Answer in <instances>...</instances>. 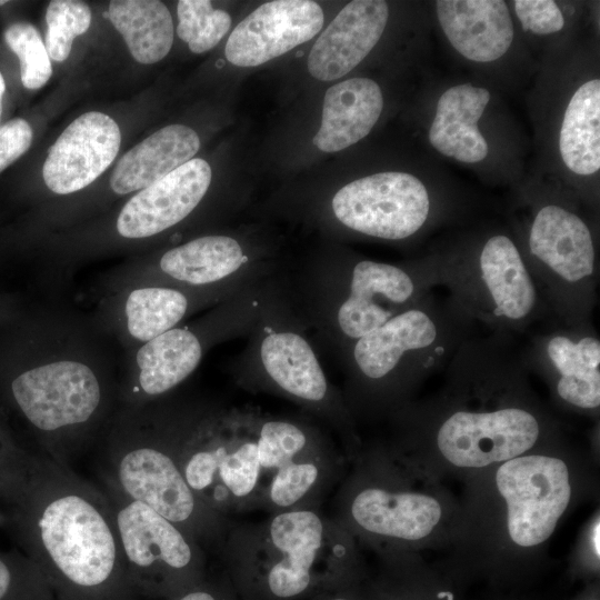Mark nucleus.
I'll return each mask as SVG.
<instances>
[{
  "label": "nucleus",
  "instance_id": "1",
  "mask_svg": "<svg viewBox=\"0 0 600 600\" xmlns=\"http://www.w3.org/2000/svg\"><path fill=\"white\" fill-rule=\"evenodd\" d=\"M443 372L436 397L394 414L409 440L449 466L496 467L556 438L558 424L529 384L517 338L476 331Z\"/></svg>",
  "mask_w": 600,
  "mask_h": 600
},
{
  "label": "nucleus",
  "instance_id": "2",
  "mask_svg": "<svg viewBox=\"0 0 600 600\" xmlns=\"http://www.w3.org/2000/svg\"><path fill=\"white\" fill-rule=\"evenodd\" d=\"M156 431L189 488L227 519L252 510L269 511L270 502L326 452L318 433L282 418L227 413L194 427Z\"/></svg>",
  "mask_w": 600,
  "mask_h": 600
},
{
  "label": "nucleus",
  "instance_id": "3",
  "mask_svg": "<svg viewBox=\"0 0 600 600\" xmlns=\"http://www.w3.org/2000/svg\"><path fill=\"white\" fill-rule=\"evenodd\" d=\"M32 551L67 598L117 600L130 578L108 496L66 462L37 460L28 489Z\"/></svg>",
  "mask_w": 600,
  "mask_h": 600
},
{
  "label": "nucleus",
  "instance_id": "4",
  "mask_svg": "<svg viewBox=\"0 0 600 600\" xmlns=\"http://www.w3.org/2000/svg\"><path fill=\"white\" fill-rule=\"evenodd\" d=\"M356 538L319 508L232 523L220 551L246 600H298L321 594L356 558Z\"/></svg>",
  "mask_w": 600,
  "mask_h": 600
},
{
  "label": "nucleus",
  "instance_id": "5",
  "mask_svg": "<svg viewBox=\"0 0 600 600\" xmlns=\"http://www.w3.org/2000/svg\"><path fill=\"white\" fill-rule=\"evenodd\" d=\"M477 327L448 293H428L351 343L354 400L398 411L421 382L444 371Z\"/></svg>",
  "mask_w": 600,
  "mask_h": 600
},
{
  "label": "nucleus",
  "instance_id": "6",
  "mask_svg": "<svg viewBox=\"0 0 600 600\" xmlns=\"http://www.w3.org/2000/svg\"><path fill=\"white\" fill-rule=\"evenodd\" d=\"M440 287L487 331L519 337L553 319L518 242L492 231L433 252Z\"/></svg>",
  "mask_w": 600,
  "mask_h": 600
},
{
  "label": "nucleus",
  "instance_id": "7",
  "mask_svg": "<svg viewBox=\"0 0 600 600\" xmlns=\"http://www.w3.org/2000/svg\"><path fill=\"white\" fill-rule=\"evenodd\" d=\"M518 246L556 322L592 324L599 264L589 224L567 206L541 203Z\"/></svg>",
  "mask_w": 600,
  "mask_h": 600
},
{
  "label": "nucleus",
  "instance_id": "8",
  "mask_svg": "<svg viewBox=\"0 0 600 600\" xmlns=\"http://www.w3.org/2000/svg\"><path fill=\"white\" fill-rule=\"evenodd\" d=\"M108 462L113 491L151 508L206 551L220 553L233 522L209 509L189 488L154 428L118 431Z\"/></svg>",
  "mask_w": 600,
  "mask_h": 600
},
{
  "label": "nucleus",
  "instance_id": "9",
  "mask_svg": "<svg viewBox=\"0 0 600 600\" xmlns=\"http://www.w3.org/2000/svg\"><path fill=\"white\" fill-rule=\"evenodd\" d=\"M11 391L26 419L46 437L48 456L62 462L100 419L107 401L96 370L67 358L23 371L11 382Z\"/></svg>",
  "mask_w": 600,
  "mask_h": 600
},
{
  "label": "nucleus",
  "instance_id": "10",
  "mask_svg": "<svg viewBox=\"0 0 600 600\" xmlns=\"http://www.w3.org/2000/svg\"><path fill=\"white\" fill-rule=\"evenodd\" d=\"M337 497L333 518L354 538L379 546L424 541L447 514L438 497L404 487L382 469H359Z\"/></svg>",
  "mask_w": 600,
  "mask_h": 600
},
{
  "label": "nucleus",
  "instance_id": "11",
  "mask_svg": "<svg viewBox=\"0 0 600 600\" xmlns=\"http://www.w3.org/2000/svg\"><path fill=\"white\" fill-rule=\"evenodd\" d=\"M493 468L510 544L521 551L538 549L552 536L570 504V467L557 454L531 451Z\"/></svg>",
  "mask_w": 600,
  "mask_h": 600
},
{
  "label": "nucleus",
  "instance_id": "12",
  "mask_svg": "<svg viewBox=\"0 0 600 600\" xmlns=\"http://www.w3.org/2000/svg\"><path fill=\"white\" fill-rule=\"evenodd\" d=\"M131 581L180 593L200 580L206 550L171 521L120 493H108Z\"/></svg>",
  "mask_w": 600,
  "mask_h": 600
},
{
  "label": "nucleus",
  "instance_id": "13",
  "mask_svg": "<svg viewBox=\"0 0 600 600\" xmlns=\"http://www.w3.org/2000/svg\"><path fill=\"white\" fill-rule=\"evenodd\" d=\"M331 207L346 228L389 241L416 237L429 227L437 212L427 186L416 176L399 171L347 183L336 192Z\"/></svg>",
  "mask_w": 600,
  "mask_h": 600
},
{
  "label": "nucleus",
  "instance_id": "14",
  "mask_svg": "<svg viewBox=\"0 0 600 600\" xmlns=\"http://www.w3.org/2000/svg\"><path fill=\"white\" fill-rule=\"evenodd\" d=\"M346 272L336 321L352 343L440 287L433 253L403 266L361 259Z\"/></svg>",
  "mask_w": 600,
  "mask_h": 600
},
{
  "label": "nucleus",
  "instance_id": "15",
  "mask_svg": "<svg viewBox=\"0 0 600 600\" xmlns=\"http://www.w3.org/2000/svg\"><path fill=\"white\" fill-rule=\"evenodd\" d=\"M520 346L528 372L547 384L558 407L587 416L600 409V339L592 324L551 322Z\"/></svg>",
  "mask_w": 600,
  "mask_h": 600
},
{
  "label": "nucleus",
  "instance_id": "16",
  "mask_svg": "<svg viewBox=\"0 0 600 600\" xmlns=\"http://www.w3.org/2000/svg\"><path fill=\"white\" fill-rule=\"evenodd\" d=\"M321 7L311 0H274L259 6L231 32L227 60L256 67L312 39L323 26Z\"/></svg>",
  "mask_w": 600,
  "mask_h": 600
},
{
  "label": "nucleus",
  "instance_id": "17",
  "mask_svg": "<svg viewBox=\"0 0 600 600\" xmlns=\"http://www.w3.org/2000/svg\"><path fill=\"white\" fill-rule=\"evenodd\" d=\"M120 143V128L108 114H81L50 148L42 167L46 186L58 194L86 188L113 162Z\"/></svg>",
  "mask_w": 600,
  "mask_h": 600
},
{
  "label": "nucleus",
  "instance_id": "18",
  "mask_svg": "<svg viewBox=\"0 0 600 600\" xmlns=\"http://www.w3.org/2000/svg\"><path fill=\"white\" fill-rule=\"evenodd\" d=\"M211 168L193 158L174 171L140 190L121 209L117 231L127 239L156 236L188 217L204 197Z\"/></svg>",
  "mask_w": 600,
  "mask_h": 600
},
{
  "label": "nucleus",
  "instance_id": "19",
  "mask_svg": "<svg viewBox=\"0 0 600 600\" xmlns=\"http://www.w3.org/2000/svg\"><path fill=\"white\" fill-rule=\"evenodd\" d=\"M388 18L386 1L349 2L312 46L307 62L310 74L320 81H332L349 73L378 43Z\"/></svg>",
  "mask_w": 600,
  "mask_h": 600
},
{
  "label": "nucleus",
  "instance_id": "20",
  "mask_svg": "<svg viewBox=\"0 0 600 600\" xmlns=\"http://www.w3.org/2000/svg\"><path fill=\"white\" fill-rule=\"evenodd\" d=\"M267 377L283 394L316 410L328 409L347 427L342 407L333 403L324 372L309 342L292 331H273L260 344Z\"/></svg>",
  "mask_w": 600,
  "mask_h": 600
},
{
  "label": "nucleus",
  "instance_id": "21",
  "mask_svg": "<svg viewBox=\"0 0 600 600\" xmlns=\"http://www.w3.org/2000/svg\"><path fill=\"white\" fill-rule=\"evenodd\" d=\"M436 12L450 44L470 61H496L513 42L512 18L502 0H438Z\"/></svg>",
  "mask_w": 600,
  "mask_h": 600
},
{
  "label": "nucleus",
  "instance_id": "22",
  "mask_svg": "<svg viewBox=\"0 0 600 600\" xmlns=\"http://www.w3.org/2000/svg\"><path fill=\"white\" fill-rule=\"evenodd\" d=\"M490 92L470 83L448 88L438 99L428 139L442 156L463 163H478L489 153V146L478 127Z\"/></svg>",
  "mask_w": 600,
  "mask_h": 600
},
{
  "label": "nucleus",
  "instance_id": "23",
  "mask_svg": "<svg viewBox=\"0 0 600 600\" xmlns=\"http://www.w3.org/2000/svg\"><path fill=\"white\" fill-rule=\"evenodd\" d=\"M383 108L379 84L369 78H350L324 94L321 126L313 144L323 152L346 149L373 129Z\"/></svg>",
  "mask_w": 600,
  "mask_h": 600
},
{
  "label": "nucleus",
  "instance_id": "24",
  "mask_svg": "<svg viewBox=\"0 0 600 600\" xmlns=\"http://www.w3.org/2000/svg\"><path fill=\"white\" fill-rule=\"evenodd\" d=\"M199 148L193 129L182 124L161 128L120 158L110 178L111 189L117 194L143 190L193 159Z\"/></svg>",
  "mask_w": 600,
  "mask_h": 600
},
{
  "label": "nucleus",
  "instance_id": "25",
  "mask_svg": "<svg viewBox=\"0 0 600 600\" xmlns=\"http://www.w3.org/2000/svg\"><path fill=\"white\" fill-rule=\"evenodd\" d=\"M202 344L192 331L172 328L142 343L136 354L132 393L138 399L160 397L184 381L199 366Z\"/></svg>",
  "mask_w": 600,
  "mask_h": 600
},
{
  "label": "nucleus",
  "instance_id": "26",
  "mask_svg": "<svg viewBox=\"0 0 600 600\" xmlns=\"http://www.w3.org/2000/svg\"><path fill=\"white\" fill-rule=\"evenodd\" d=\"M559 152L568 170L591 176L600 169V80L584 81L571 96L559 131Z\"/></svg>",
  "mask_w": 600,
  "mask_h": 600
},
{
  "label": "nucleus",
  "instance_id": "27",
  "mask_svg": "<svg viewBox=\"0 0 600 600\" xmlns=\"http://www.w3.org/2000/svg\"><path fill=\"white\" fill-rule=\"evenodd\" d=\"M241 246L228 236H206L174 247L159 260L160 271L191 286L221 281L247 261Z\"/></svg>",
  "mask_w": 600,
  "mask_h": 600
},
{
  "label": "nucleus",
  "instance_id": "28",
  "mask_svg": "<svg viewBox=\"0 0 600 600\" xmlns=\"http://www.w3.org/2000/svg\"><path fill=\"white\" fill-rule=\"evenodd\" d=\"M108 13L138 62L156 63L169 53L173 42V22L163 2L113 0Z\"/></svg>",
  "mask_w": 600,
  "mask_h": 600
},
{
  "label": "nucleus",
  "instance_id": "29",
  "mask_svg": "<svg viewBox=\"0 0 600 600\" xmlns=\"http://www.w3.org/2000/svg\"><path fill=\"white\" fill-rule=\"evenodd\" d=\"M189 308L188 298L177 289L146 286L126 298L123 313L129 336L144 343L176 328Z\"/></svg>",
  "mask_w": 600,
  "mask_h": 600
},
{
  "label": "nucleus",
  "instance_id": "30",
  "mask_svg": "<svg viewBox=\"0 0 600 600\" xmlns=\"http://www.w3.org/2000/svg\"><path fill=\"white\" fill-rule=\"evenodd\" d=\"M178 37L193 53L212 49L228 32L231 17L227 11L213 9L208 0H180L177 6Z\"/></svg>",
  "mask_w": 600,
  "mask_h": 600
},
{
  "label": "nucleus",
  "instance_id": "31",
  "mask_svg": "<svg viewBox=\"0 0 600 600\" xmlns=\"http://www.w3.org/2000/svg\"><path fill=\"white\" fill-rule=\"evenodd\" d=\"M46 48L54 61H64L71 51L74 37L84 33L91 23V10L74 0L50 1L46 13Z\"/></svg>",
  "mask_w": 600,
  "mask_h": 600
},
{
  "label": "nucleus",
  "instance_id": "32",
  "mask_svg": "<svg viewBox=\"0 0 600 600\" xmlns=\"http://www.w3.org/2000/svg\"><path fill=\"white\" fill-rule=\"evenodd\" d=\"M3 37L19 59L23 87L31 90L43 87L52 74V67L37 29L28 22H16L6 29Z\"/></svg>",
  "mask_w": 600,
  "mask_h": 600
},
{
  "label": "nucleus",
  "instance_id": "33",
  "mask_svg": "<svg viewBox=\"0 0 600 600\" xmlns=\"http://www.w3.org/2000/svg\"><path fill=\"white\" fill-rule=\"evenodd\" d=\"M516 16L524 31L547 36L560 31L564 26L563 14L551 0H516Z\"/></svg>",
  "mask_w": 600,
  "mask_h": 600
},
{
  "label": "nucleus",
  "instance_id": "34",
  "mask_svg": "<svg viewBox=\"0 0 600 600\" xmlns=\"http://www.w3.org/2000/svg\"><path fill=\"white\" fill-rule=\"evenodd\" d=\"M32 129L17 118L0 127V172L20 158L31 146Z\"/></svg>",
  "mask_w": 600,
  "mask_h": 600
},
{
  "label": "nucleus",
  "instance_id": "35",
  "mask_svg": "<svg viewBox=\"0 0 600 600\" xmlns=\"http://www.w3.org/2000/svg\"><path fill=\"white\" fill-rule=\"evenodd\" d=\"M179 594L177 600H222L214 592L200 588V584H196Z\"/></svg>",
  "mask_w": 600,
  "mask_h": 600
},
{
  "label": "nucleus",
  "instance_id": "36",
  "mask_svg": "<svg viewBox=\"0 0 600 600\" xmlns=\"http://www.w3.org/2000/svg\"><path fill=\"white\" fill-rule=\"evenodd\" d=\"M13 573L11 568L0 558V600H4L12 588Z\"/></svg>",
  "mask_w": 600,
  "mask_h": 600
},
{
  "label": "nucleus",
  "instance_id": "37",
  "mask_svg": "<svg viewBox=\"0 0 600 600\" xmlns=\"http://www.w3.org/2000/svg\"><path fill=\"white\" fill-rule=\"evenodd\" d=\"M317 600H351V599L344 596H339L338 593H336L334 596H329V591H326L321 593V597Z\"/></svg>",
  "mask_w": 600,
  "mask_h": 600
},
{
  "label": "nucleus",
  "instance_id": "38",
  "mask_svg": "<svg viewBox=\"0 0 600 600\" xmlns=\"http://www.w3.org/2000/svg\"><path fill=\"white\" fill-rule=\"evenodd\" d=\"M4 91H6V82H4V79L0 72V117H1V112H2V98H3V94H4Z\"/></svg>",
  "mask_w": 600,
  "mask_h": 600
},
{
  "label": "nucleus",
  "instance_id": "39",
  "mask_svg": "<svg viewBox=\"0 0 600 600\" xmlns=\"http://www.w3.org/2000/svg\"><path fill=\"white\" fill-rule=\"evenodd\" d=\"M4 3H7L6 0H1V1H0V6H2V4H4Z\"/></svg>",
  "mask_w": 600,
  "mask_h": 600
}]
</instances>
